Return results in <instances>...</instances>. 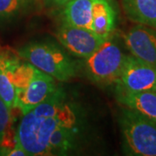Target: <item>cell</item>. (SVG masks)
Wrapping results in <instances>:
<instances>
[{
  "instance_id": "17",
  "label": "cell",
  "mask_w": 156,
  "mask_h": 156,
  "mask_svg": "<svg viewBox=\"0 0 156 156\" xmlns=\"http://www.w3.org/2000/svg\"><path fill=\"white\" fill-rule=\"evenodd\" d=\"M23 3V0H0V19L9 18L17 14Z\"/></svg>"
},
{
  "instance_id": "6",
  "label": "cell",
  "mask_w": 156,
  "mask_h": 156,
  "mask_svg": "<svg viewBox=\"0 0 156 156\" xmlns=\"http://www.w3.org/2000/svg\"><path fill=\"white\" fill-rule=\"evenodd\" d=\"M117 89L127 92L154 90L156 88V68L134 56H127Z\"/></svg>"
},
{
  "instance_id": "3",
  "label": "cell",
  "mask_w": 156,
  "mask_h": 156,
  "mask_svg": "<svg viewBox=\"0 0 156 156\" xmlns=\"http://www.w3.org/2000/svg\"><path fill=\"white\" fill-rule=\"evenodd\" d=\"M123 138L130 154L156 156V122L124 107L119 118Z\"/></svg>"
},
{
  "instance_id": "13",
  "label": "cell",
  "mask_w": 156,
  "mask_h": 156,
  "mask_svg": "<svg viewBox=\"0 0 156 156\" xmlns=\"http://www.w3.org/2000/svg\"><path fill=\"white\" fill-rule=\"evenodd\" d=\"M7 67L17 93L28 86L37 70V68L31 63L28 62H21L17 58L10 56H7Z\"/></svg>"
},
{
  "instance_id": "15",
  "label": "cell",
  "mask_w": 156,
  "mask_h": 156,
  "mask_svg": "<svg viewBox=\"0 0 156 156\" xmlns=\"http://www.w3.org/2000/svg\"><path fill=\"white\" fill-rule=\"evenodd\" d=\"M16 145V133L12 129L11 108L0 98V147L6 152Z\"/></svg>"
},
{
  "instance_id": "20",
  "label": "cell",
  "mask_w": 156,
  "mask_h": 156,
  "mask_svg": "<svg viewBox=\"0 0 156 156\" xmlns=\"http://www.w3.org/2000/svg\"><path fill=\"white\" fill-rule=\"evenodd\" d=\"M23 1L25 2V1H32V0H23Z\"/></svg>"
},
{
  "instance_id": "11",
  "label": "cell",
  "mask_w": 156,
  "mask_h": 156,
  "mask_svg": "<svg viewBox=\"0 0 156 156\" xmlns=\"http://www.w3.org/2000/svg\"><path fill=\"white\" fill-rule=\"evenodd\" d=\"M115 25V12L110 0H93L91 30L109 37Z\"/></svg>"
},
{
  "instance_id": "14",
  "label": "cell",
  "mask_w": 156,
  "mask_h": 156,
  "mask_svg": "<svg viewBox=\"0 0 156 156\" xmlns=\"http://www.w3.org/2000/svg\"><path fill=\"white\" fill-rule=\"evenodd\" d=\"M0 98L11 109L17 108V89L10 76L5 54H0Z\"/></svg>"
},
{
  "instance_id": "12",
  "label": "cell",
  "mask_w": 156,
  "mask_h": 156,
  "mask_svg": "<svg viewBox=\"0 0 156 156\" xmlns=\"http://www.w3.org/2000/svg\"><path fill=\"white\" fill-rule=\"evenodd\" d=\"M93 0H70L63 6L62 23L91 30Z\"/></svg>"
},
{
  "instance_id": "16",
  "label": "cell",
  "mask_w": 156,
  "mask_h": 156,
  "mask_svg": "<svg viewBox=\"0 0 156 156\" xmlns=\"http://www.w3.org/2000/svg\"><path fill=\"white\" fill-rule=\"evenodd\" d=\"M75 128L60 127L52 133L49 140L50 155L54 153L67 152L73 146Z\"/></svg>"
},
{
  "instance_id": "7",
  "label": "cell",
  "mask_w": 156,
  "mask_h": 156,
  "mask_svg": "<svg viewBox=\"0 0 156 156\" xmlns=\"http://www.w3.org/2000/svg\"><path fill=\"white\" fill-rule=\"evenodd\" d=\"M56 89V79L37 69L28 86L17 93V108L23 115L26 114L46 100Z\"/></svg>"
},
{
  "instance_id": "18",
  "label": "cell",
  "mask_w": 156,
  "mask_h": 156,
  "mask_svg": "<svg viewBox=\"0 0 156 156\" xmlns=\"http://www.w3.org/2000/svg\"><path fill=\"white\" fill-rule=\"evenodd\" d=\"M8 154H6L7 155L11 156H27V153L20 146H18L17 144L14 146L9 151H7Z\"/></svg>"
},
{
  "instance_id": "8",
  "label": "cell",
  "mask_w": 156,
  "mask_h": 156,
  "mask_svg": "<svg viewBox=\"0 0 156 156\" xmlns=\"http://www.w3.org/2000/svg\"><path fill=\"white\" fill-rule=\"evenodd\" d=\"M124 43L132 56L156 68V31L137 24L123 35Z\"/></svg>"
},
{
  "instance_id": "19",
  "label": "cell",
  "mask_w": 156,
  "mask_h": 156,
  "mask_svg": "<svg viewBox=\"0 0 156 156\" xmlns=\"http://www.w3.org/2000/svg\"><path fill=\"white\" fill-rule=\"evenodd\" d=\"M70 0H51V2L56 6H64Z\"/></svg>"
},
{
  "instance_id": "9",
  "label": "cell",
  "mask_w": 156,
  "mask_h": 156,
  "mask_svg": "<svg viewBox=\"0 0 156 156\" xmlns=\"http://www.w3.org/2000/svg\"><path fill=\"white\" fill-rule=\"evenodd\" d=\"M117 100L124 107L140 112L156 122V92L154 90L140 92L118 90Z\"/></svg>"
},
{
  "instance_id": "2",
  "label": "cell",
  "mask_w": 156,
  "mask_h": 156,
  "mask_svg": "<svg viewBox=\"0 0 156 156\" xmlns=\"http://www.w3.org/2000/svg\"><path fill=\"white\" fill-rule=\"evenodd\" d=\"M19 56L59 82L76 76V68L72 59L56 44L31 43L18 50Z\"/></svg>"
},
{
  "instance_id": "5",
  "label": "cell",
  "mask_w": 156,
  "mask_h": 156,
  "mask_svg": "<svg viewBox=\"0 0 156 156\" xmlns=\"http://www.w3.org/2000/svg\"><path fill=\"white\" fill-rule=\"evenodd\" d=\"M56 37L72 55L83 59L91 56L109 38L100 36L89 29L73 26L65 23H62L57 30Z\"/></svg>"
},
{
  "instance_id": "1",
  "label": "cell",
  "mask_w": 156,
  "mask_h": 156,
  "mask_svg": "<svg viewBox=\"0 0 156 156\" xmlns=\"http://www.w3.org/2000/svg\"><path fill=\"white\" fill-rule=\"evenodd\" d=\"M76 116L69 107L62 115L53 117L36 115L32 111L23 114L16 132V144L28 155H50L49 140L60 127L75 128Z\"/></svg>"
},
{
  "instance_id": "21",
  "label": "cell",
  "mask_w": 156,
  "mask_h": 156,
  "mask_svg": "<svg viewBox=\"0 0 156 156\" xmlns=\"http://www.w3.org/2000/svg\"><path fill=\"white\" fill-rule=\"evenodd\" d=\"M154 91H155V92H156V88H155V89H154Z\"/></svg>"
},
{
  "instance_id": "10",
  "label": "cell",
  "mask_w": 156,
  "mask_h": 156,
  "mask_svg": "<svg viewBox=\"0 0 156 156\" xmlns=\"http://www.w3.org/2000/svg\"><path fill=\"white\" fill-rule=\"evenodd\" d=\"M122 4L129 20L156 30V0H122Z\"/></svg>"
},
{
  "instance_id": "4",
  "label": "cell",
  "mask_w": 156,
  "mask_h": 156,
  "mask_svg": "<svg viewBox=\"0 0 156 156\" xmlns=\"http://www.w3.org/2000/svg\"><path fill=\"white\" fill-rule=\"evenodd\" d=\"M127 56L109 38L85 59V70L93 82L100 84L116 83Z\"/></svg>"
}]
</instances>
